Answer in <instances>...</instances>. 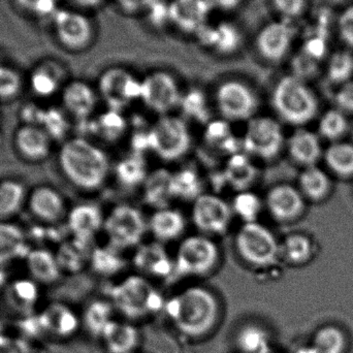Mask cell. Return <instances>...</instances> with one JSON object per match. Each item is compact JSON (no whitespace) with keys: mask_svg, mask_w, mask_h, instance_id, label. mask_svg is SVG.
Listing matches in <instances>:
<instances>
[{"mask_svg":"<svg viewBox=\"0 0 353 353\" xmlns=\"http://www.w3.org/2000/svg\"><path fill=\"white\" fill-rule=\"evenodd\" d=\"M165 309L179 333L189 339L211 335L221 319L217 296L201 286L185 288L165 302Z\"/></svg>","mask_w":353,"mask_h":353,"instance_id":"1","label":"cell"},{"mask_svg":"<svg viewBox=\"0 0 353 353\" xmlns=\"http://www.w3.org/2000/svg\"><path fill=\"white\" fill-rule=\"evenodd\" d=\"M60 171L70 184L85 191L101 188L109 176V157L84 138L66 140L58 152Z\"/></svg>","mask_w":353,"mask_h":353,"instance_id":"2","label":"cell"},{"mask_svg":"<svg viewBox=\"0 0 353 353\" xmlns=\"http://www.w3.org/2000/svg\"><path fill=\"white\" fill-rule=\"evenodd\" d=\"M272 105L278 116L290 125L308 123L319 111V101L312 89L294 74L278 81L272 93Z\"/></svg>","mask_w":353,"mask_h":353,"instance_id":"3","label":"cell"},{"mask_svg":"<svg viewBox=\"0 0 353 353\" xmlns=\"http://www.w3.org/2000/svg\"><path fill=\"white\" fill-rule=\"evenodd\" d=\"M111 303L126 321L146 319L165 305L161 292L143 276L132 275L111 288Z\"/></svg>","mask_w":353,"mask_h":353,"instance_id":"4","label":"cell"},{"mask_svg":"<svg viewBox=\"0 0 353 353\" xmlns=\"http://www.w3.org/2000/svg\"><path fill=\"white\" fill-rule=\"evenodd\" d=\"M219 248L211 239L203 234L188 236L176 250L171 279L208 275L219 263Z\"/></svg>","mask_w":353,"mask_h":353,"instance_id":"5","label":"cell"},{"mask_svg":"<svg viewBox=\"0 0 353 353\" xmlns=\"http://www.w3.org/2000/svg\"><path fill=\"white\" fill-rule=\"evenodd\" d=\"M236 251L251 267L265 269L278 263L280 243L275 234L259 222L244 223L236 236Z\"/></svg>","mask_w":353,"mask_h":353,"instance_id":"6","label":"cell"},{"mask_svg":"<svg viewBox=\"0 0 353 353\" xmlns=\"http://www.w3.org/2000/svg\"><path fill=\"white\" fill-rule=\"evenodd\" d=\"M191 134L184 119L176 116H161L149 128V147L165 161L183 159L191 148Z\"/></svg>","mask_w":353,"mask_h":353,"instance_id":"7","label":"cell"},{"mask_svg":"<svg viewBox=\"0 0 353 353\" xmlns=\"http://www.w3.org/2000/svg\"><path fill=\"white\" fill-rule=\"evenodd\" d=\"M148 228L141 210L125 203L116 205L103 223L108 244L120 251L140 246Z\"/></svg>","mask_w":353,"mask_h":353,"instance_id":"8","label":"cell"},{"mask_svg":"<svg viewBox=\"0 0 353 353\" xmlns=\"http://www.w3.org/2000/svg\"><path fill=\"white\" fill-rule=\"evenodd\" d=\"M241 141L247 155L269 161L281 153L285 145V136L279 122L263 116L249 120Z\"/></svg>","mask_w":353,"mask_h":353,"instance_id":"9","label":"cell"},{"mask_svg":"<svg viewBox=\"0 0 353 353\" xmlns=\"http://www.w3.org/2000/svg\"><path fill=\"white\" fill-rule=\"evenodd\" d=\"M218 111L228 122L249 121L255 117L259 101L256 93L245 83L228 80L215 93Z\"/></svg>","mask_w":353,"mask_h":353,"instance_id":"10","label":"cell"},{"mask_svg":"<svg viewBox=\"0 0 353 353\" xmlns=\"http://www.w3.org/2000/svg\"><path fill=\"white\" fill-rule=\"evenodd\" d=\"M99 91L108 109L122 112L141 97V81L123 68H111L99 77Z\"/></svg>","mask_w":353,"mask_h":353,"instance_id":"11","label":"cell"},{"mask_svg":"<svg viewBox=\"0 0 353 353\" xmlns=\"http://www.w3.org/2000/svg\"><path fill=\"white\" fill-rule=\"evenodd\" d=\"M181 97L178 82L170 72L157 70L141 81L140 101L159 115H169L170 112L179 108Z\"/></svg>","mask_w":353,"mask_h":353,"instance_id":"12","label":"cell"},{"mask_svg":"<svg viewBox=\"0 0 353 353\" xmlns=\"http://www.w3.org/2000/svg\"><path fill=\"white\" fill-rule=\"evenodd\" d=\"M192 221L197 230L209 236L225 234L232 223V205L214 194H201L193 201Z\"/></svg>","mask_w":353,"mask_h":353,"instance_id":"13","label":"cell"},{"mask_svg":"<svg viewBox=\"0 0 353 353\" xmlns=\"http://www.w3.org/2000/svg\"><path fill=\"white\" fill-rule=\"evenodd\" d=\"M296 39V28L292 21H273L268 23L257 33L255 47L265 61L278 63L288 57Z\"/></svg>","mask_w":353,"mask_h":353,"instance_id":"14","label":"cell"},{"mask_svg":"<svg viewBox=\"0 0 353 353\" xmlns=\"http://www.w3.org/2000/svg\"><path fill=\"white\" fill-rule=\"evenodd\" d=\"M53 19L58 37L65 47L72 50L88 47L93 39V26L86 16L70 10H58Z\"/></svg>","mask_w":353,"mask_h":353,"instance_id":"15","label":"cell"},{"mask_svg":"<svg viewBox=\"0 0 353 353\" xmlns=\"http://www.w3.org/2000/svg\"><path fill=\"white\" fill-rule=\"evenodd\" d=\"M212 8L209 0H172L170 23L182 32L196 35L209 24Z\"/></svg>","mask_w":353,"mask_h":353,"instance_id":"16","label":"cell"},{"mask_svg":"<svg viewBox=\"0 0 353 353\" xmlns=\"http://www.w3.org/2000/svg\"><path fill=\"white\" fill-rule=\"evenodd\" d=\"M304 199L300 189L292 185H276L265 196V207L276 221H294L304 212Z\"/></svg>","mask_w":353,"mask_h":353,"instance_id":"17","label":"cell"},{"mask_svg":"<svg viewBox=\"0 0 353 353\" xmlns=\"http://www.w3.org/2000/svg\"><path fill=\"white\" fill-rule=\"evenodd\" d=\"M26 203L34 218L43 223H57L66 214L63 195L49 185L34 187L28 193Z\"/></svg>","mask_w":353,"mask_h":353,"instance_id":"18","label":"cell"},{"mask_svg":"<svg viewBox=\"0 0 353 353\" xmlns=\"http://www.w3.org/2000/svg\"><path fill=\"white\" fill-rule=\"evenodd\" d=\"M14 146L24 161L41 163L51 154L53 140L41 126L23 124L14 132Z\"/></svg>","mask_w":353,"mask_h":353,"instance_id":"19","label":"cell"},{"mask_svg":"<svg viewBox=\"0 0 353 353\" xmlns=\"http://www.w3.org/2000/svg\"><path fill=\"white\" fill-rule=\"evenodd\" d=\"M134 267L149 277L171 279L174 272V259L170 256L163 243H145L137 247L132 256Z\"/></svg>","mask_w":353,"mask_h":353,"instance_id":"20","label":"cell"},{"mask_svg":"<svg viewBox=\"0 0 353 353\" xmlns=\"http://www.w3.org/2000/svg\"><path fill=\"white\" fill-rule=\"evenodd\" d=\"M203 47L218 55L228 56L236 53L242 45V33L234 23L222 22L205 25L196 34Z\"/></svg>","mask_w":353,"mask_h":353,"instance_id":"21","label":"cell"},{"mask_svg":"<svg viewBox=\"0 0 353 353\" xmlns=\"http://www.w3.org/2000/svg\"><path fill=\"white\" fill-rule=\"evenodd\" d=\"M105 219L103 211L97 203H79L68 212V228L74 239L91 243L103 228Z\"/></svg>","mask_w":353,"mask_h":353,"instance_id":"22","label":"cell"},{"mask_svg":"<svg viewBox=\"0 0 353 353\" xmlns=\"http://www.w3.org/2000/svg\"><path fill=\"white\" fill-rule=\"evenodd\" d=\"M64 111L78 121H88L97 108V93L83 81L68 83L61 94Z\"/></svg>","mask_w":353,"mask_h":353,"instance_id":"23","label":"cell"},{"mask_svg":"<svg viewBox=\"0 0 353 353\" xmlns=\"http://www.w3.org/2000/svg\"><path fill=\"white\" fill-rule=\"evenodd\" d=\"M41 327L58 339H70L82 327L81 317L70 307L53 304L46 309L39 317Z\"/></svg>","mask_w":353,"mask_h":353,"instance_id":"24","label":"cell"},{"mask_svg":"<svg viewBox=\"0 0 353 353\" xmlns=\"http://www.w3.org/2000/svg\"><path fill=\"white\" fill-rule=\"evenodd\" d=\"M108 353H136L141 344V334L132 321H113L101 337Z\"/></svg>","mask_w":353,"mask_h":353,"instance_id":"25","label":"cell"},{"mask_svg":"<svg viewBox=\"0 0 353 353\" xmlns=\"http://www.w3.org/2000/svg\"><path fill=\"white\" fill-rule=\"evenodd\" d=\"M234 347L240 353L272 352V336L269 329L259 321H246L236 329Z\"/></svg>","mask_w":353,"mask_h":353,"instance_id":"26","label":"cell"},{"mask_svg":"<svg viewBox=\"0 0 353 353\" xmlns=\"http://www.w3.org/2000/svg\"><path fill=\"white\" fill-rule=\"evenodd\" d=\"M288 154L292 161L304 168L316 165L323 157L319 137L307 130H298L288 141Z\"/></svg>","mask_w":353,"mask_h":353,"instance_id":"27","label":"cell"},{"mask_svg":"<svg viewBox=\"0 0 353 353\" xmlns=\"http://www.w3.org/2000/svg\"><path fill=\"white\" fill-rule=\"evenodd\" d=\"M259 176V170L244 152L236 153L226 161L222 178L228 186L238 192L248 190Z\"/></svg>","mask_w":353,"mask_h":353,"instance_id":"28","label":"cell"},{"mask_svg":"<svg viewBox=\"0 0 353 353\" xmlns=\"http://www.w3.org/2000/svg\"><path fill=\"white\" fill-rule=\"evenodd\" d=\"M148 228L161 243L176 240L186 230V220L179 210L165 208L155 210L148 221Z\"/></svg>","mask_w":353,"mask_h":353,"instance_id":"29","label":"cell"},{"mask_svg":"<svg viewBox=\"0 0 353 353\" xmlns=\"http://www.w3.org/2000/svg\"><path fill=\"white\" fill-rule=\"evenodd\" d=\"M25 259L29 274L39 283H54L61 276L62 270L57 256L49 249H30Z\"/></svg>","mask_w":353,"mask_h":353,"instance_id":"30","label":"cell"},{"mask_svg":"<svg viewBox=\"0 0 353 353\" xmlns=\"http://www.w3.org/2000/svg\"><path fill=\"white\" fill-rule=\"evenodd\" d=\"M172 176L173 173L165 169H159L149 174L143 185L144 201L147 205L155 210L170 208V203L174 199Z\"/></svg>","mask_w":353,"mask_h":353,"instance_id":"31","label":"cell"},{"mask_svg":"<svg viewBox=\"0 0 353 353\" xmlns=\"http://www.w3.org/2000/svg\"><path fill=\"white\" fill-rule=\"evenodd\" d=\"M27 246L24 230L10 221H0V265L26 257Z\"/></svg>","mask_w":353,"mask_h":353,"instance_id":"32","label":"cell"},{"mask_svg":"<svg viewBox=\"0 0 353 353\" xmlns=\"http://www.w3.org/2000/svg\"><path fill=\"white\" fill-rule=\"evenodd\" d=\"M116 310L111 301L94 300L85 308L81 321L91 337L101 339L105 330L113 323Z\"/></svg>","mask_w":353,"mask_h":353,"instance_id":"33","label":"cell"},{"mask_svg":"<svg viewBox=\"0 0 353 353\" xmlns=\"http://www.w3.org/2000/svg\"><path fill=\"white\" fill-rule=\"evenodd\" d=\"M205 143L221 153L232 155L241 152L242 141L238 140L226 120H211L205 125Z\"/></svg>","mask_w":353,"mask_h":353,"instance_id":"34","label":"cell"},{"mask_svg":"<svg viewBox=\"0 0 353 353\" xmlns=\"http://www.w3.org/2000/svg\"><path fill=\"white\" fill-rule=\"evenodd\" d=\"M25 185L14 179L0 181V221H10L27 201Z\"/></svg>","mask_w":353,"mask_h":353,"instance_id":"35","label":"cell"},{"mask_svg":"<svg viewBox=\"0 0 353 353\" xmlns=\"http://www.w3.org/2000/svg\"><path fill=\"white\" fill-rule=\"evenodd\" d=\"M89 263L91 269L101 277L118 275L125 269L126 265L122 251L109 244L93 248Z\"/></svg>","mask_w":353,"mask_h":353,"instance_id":"36","label":"cell"},{"mask_svg":"<svg viewBox=\"0 0 353 353\" xmlns=\"http://www.w3.org/2000/svg\"><path fill=\"white\" fill-rule=\"evenodd\" d=\"M115 176L118 183L125 188L143 186L149 176L144 155L132 153L118 161L115 167Z\"/></svg>","mask_w":353,"mask_h":353,"instance_id":"37","label":"cell"},{"mask_svg":"<svg viewBox=\"0 0 353 353\" xmlns=\"http://www.w3.org/2000/svg\"><path fill=\"white\" fill-rule=\"evenodd\" d=\"M299 186L303 196L311 201H319L325 199L331 190V179L317 165L305 168L299 178Z\"/></svg>","mask_w":353,"mask_h":353,"instance_id":"38","label":"cell"},{"mask_svg":"<svg viewBox=\"0 0 353 353\" xmlns=\"http://www.w3.org/2000/svg\"><path fill=\"white\" fill-rule=\"evenodd\" d=\"M174 199L194 201L203 194V180L199 172L192 168H183L172 176Z\"/></svg>","mask_w":353,"mask_h":353,"instance_id":"39","label":"cell"},{"mask_svg":"<svg viewBox=\"0 0 353 353\" xmlns=\"http://www.w3.org/2000/svg\"><path fill=\"white\" fill-rule=\"evenodd\" d=\"M128 126L122 112L109 109L93 121L91 130L105 142L115 143L124 136Z\"/></svg>","mask_w":353,"mask_h":353,"instance_id":"40","label":"cell"},{"mask_svg":"<svg viewBox=\"0 0 353 353\" xmlns=\"http://www.w3.org/2000/svg\"><path fill=\"white\" fill-rule=\"evenodd\" d=\"M90 243L74 239L72 242L64 243L58 251V263L62 271L79 272L89 263L91 251Z\"/></svg>","mask_w":353,"mask_h":353,"instance_id":"41","label":"cell"},{"mask_svg":"<svg viewBox=\"0 0 353 353\" xmlns=\"http://www.w3.org/2000/svg\"><path fill=\"white\" fill-rule=\"evenodd\" d=\"M314 253L313 243L306 234H292L280 243V256L290 265H304Z\"/></svg>","mask_w":353,"mask_h":353,"instance_id":"42","label":"cell"},{"mask_svg":"<svg viewBox=\"0 0 353 353\" xmlns=\"http://www.w3.org/2000/svg\"><path fill=\"white\" fill-rule=\"evenodd\" d=\"M179 108L186 119L205 125L211 121V110L207 97L199 89H190L182 94Z\"/></svg>","mask_w":353,"mask_h":353,"instance_id":"43","label":"cell"},{"mask_svg":"<svg viewBox=\"0 0 353 353\" xmlns=\"http://www.w3.org/2000/svg\"><path fill=\"white\" fill-rule=\"evenodd\" d=\"M325 163L329 169L341 178L353 176V144L336 142L325 153Z\"/></svg>","mask_w":353,"mask_h":353,"instance_id":"44","label":"cell"},{"mask_svg":"<svg viewBox=\"0 0 353 353\" xmlns=\"http://www.w3.org/2000/svg\"><path fill=\"white\" fill-rule=\"evenodd\" d=\"M61 70L54 68L53 65L43 64L31 74V89L37 97H52L61 87Z\"/></svg>","mask_w":353,"mask_h":353,"instance_id":"45","label":"cell"},{"mask_svg":"<svg viewBox=\"0 0 353 353\" xmlns=\"http://www.w3.org/2000/svg\"><path fill=\"white\" fill-rule=\"evenodd\" d=\"M347 342L343 332L329 325L317 331L313 339L312 348L315 353H345Z\"/></svg>","mask_w":353,"mask_h":353,"instance_id":"46","label":"cell"},{"mask_svg":"<svg viewBox=\"0 0 353 353\" xmlns=\"http://www.w3.org/2000/svg\"><path fill=\"white\" fill-rule=\"evenodd\" d=\"M232 212L245 223L256 222L263 210V201L259 195L250 191H242L234 196L232 205Z\"/></svg>","mask_w":353,"mask_h":353,"instance_id":"47","label":"cell"},{"mask_svg":"<svg viewBox=\"0 0 353 353\" xmlns=\"http://www.w3.org/2000/svg\"><path fill=\"white\" fill-rule=\"evenodd\" d=\"M319 134L327 140L337 142L347 132L346 114L339 109L330 110L321 116L319 123Z\"/></svg>","mask_w":353,"mask_h":353,"instance_id":"48","label":"cell"},{"mask_svg":"<svg viewBox=\"0 0 353 353\" xmlns=\"http://www.w3.org/2000/svg\"><path fill=\"white\" fill-rule=\"evenodd\" d=\"M353 76V55L348 52H337L327 63V77L336 84L350 82Z\"/></svg>","mask_w":353,"mask_h":353,"instance_id":"49","label":"cell"},{"mask_svg":"<svg viewBox=\"0 0 353 353\" xmlns=\"http://www.w3.org/2000/svg\"><path fill=\"white\" fill-rule=\"evenodd\" d=\"M39 126L46 130L53 141L61 140L70 130V122L65 114L56 108L45 110Z\"/></svg>","mask_w":353,"mask_h":353,"instance_id":"50","label":"cell"},{"mask_svg":"<svg viewBox=\"0 0 353 353\" xmlns=\"http://www.w3.org/2000/svg\"><path fill=\"white\" fill-rule=\"evenodd\" d=\"M22 88V80L16 70L0 65V99L8 101L16 97Z\"/></svg>","mask_w":353,"mask_h":353,"instance_id":"51","label":"cell"},{"mask_svg":"<svg viewBox=\"0 0 353 353\" xmlns=\"http://www.w3.org/2000/svg\"><path fill=\"white\" fill-rule=\"evenodd\" d=\"M272 6L284 20L300 18L306 10L307 0H271Z\"/></svg>","mask_w":353,"mask_h":353,"instance_id":"52","label":"cell"},{"mask_svg":"<svg viewBox=\"0 0 353 353\" xmlns=\"http://www.w3.org/2000/svg\"><path fill=\"white\" fill-rule=\"evenodd\" d=\"M17 3L27 12L39 17L55 16L58 12L57 0H16Z\"/></svg>","mask_w":353,"mask_h":353,"instance_id":"53","label":"cell"},{"mask_svg":"<svg viewBox=\"0 0 353 353\" xmlns=\"http://www.w3.org/2000/svg\"><path fill=\"white\" fill-rule=\"evenodd\" d=\"M17 304L26 305L35 302L37 299V288L30 281H18L12 285L10 290Z\"/></svg>","mask_w":353,"mask_h":353,"instance_id":"54","label":"cell"},{"mask_svg":"<svg viewBox=\"0 0 353 353\" xmlns=\"http://www.w3.org/2000/svg\"><path fill=\"white\" fill-rule=\"evenodd\" d=\"M0 353H34L24 338L0 336Z\"/></svg>","mask_w":353,"mask_h":353,"instance_id":"55","label":"cell"},{"mask_svg":"<svg viewBox=\"0 0 353 353\" xmlns=\"http://www.w3.org/2000/svg\"><path fill=\"white\" fill-rule=\"evenodd\" d=\"M338 31L343 43L353 49V4L348 6L340 16Z\"/></svg>","mask_w":353,"mask_h":353,"instance_id":"56","label":"cell"},{"mask_svg":"<svg viewBox=\"0 0 353 353\" xmlns=\"http://www.w3.org/2000/svg\"><path fill=\"white\" fill-rule=\"evenodd\" d=\"M338 109L345 114H353V81L341 85L336 93Z\"/></svg>","mask_w":353,"mask_h":353,"instance_id":"57","label":"cell"},{"mask_svg":"<svg viewBox=\"0 0 353 353\" xmlns=\"http://www.w3.org/2000/svg\"><path fill=\"white\" fill-rule=\"evenodd\" d=\"M122 12L128 14H145L153 0H115Z\"/></svg>","mask_w":353,"mask_h":353,"instance_id":"58","label":"cell"},{"mask_svg":"<svg viewBox=\"0 0 353 353\" xmlns=\"http://www.w3.org/2000/svg\"><path fill=\"white\" fill-rule=\"evenodd\" d=\"M211 2L212 6L221 8L224 10H232L238 8L243 0H209Z\"/></svg>","mask_w":353,"mask_h":353,"instance_id":"59","label":"cell"},{"mask_svg":"<svg viewBox=\"0 0 353 353\" xmlns=\"http://www.w3.org/2000/svg\"><path fill=\"white\" fill-rule=\"evenodd\" d=\"M72 1L83 8H97L103 3V0H72Z\"/></svg>","mask_w":353,"mask_h":353,"instance_id":"60","label":"cell"},{"mask_svg":"<svg viewBox=\"0 0 353 353\" xmlns=\"http://www.w3.org/2000/svg\"><path fill=\"white\" fill-rule=\"evenodd\" d=\"M270 353H273V352H270Z\"/></svg>","mask_w":353,"mask_h":353,"instance_id":"61","label":"cell"}]
</instances>
